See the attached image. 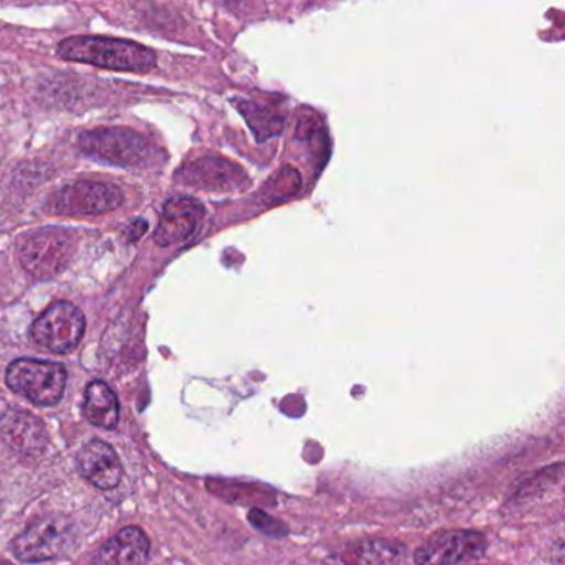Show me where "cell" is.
Returning <instances> with one entry per match:
<instances>
[{"mask_svg":"<svg viewBox=\"0 0 565 565\" xmlns=\"http://www.w3.org/2000/svg\"><path fill=\"white\" fill-rule=\"evenodd\" d=\"M58 57L68 62L95 65L118 72L147 74L157 64V55L143 45L120 39L82 38L65 39L57 49Z\"/></svg>","mask_w":565,"mask_h":565,"instance_id":"cell-1","label":"cell"},{"mask_svg":"<svg viewBox=\"0 0 565 565\" xmlns=\"http://www.w3.org/2000/svg\"><path fill=\"white\" fill-rule=\"evenodd\" d=\"M78 148L87 157L117 167H150L160 158L154 145L130 128L110 127L87 131L78 138Z\"/></svg>","mask_w":565,"mask_h":565,"instance_id":"cell-2","label":"cell"},{"mask_svg":"<svg viewBox=\"0 0 565 565\" xmlns=\"http://www.w3.org/2000/svg\"><path fill=\"white\" fill-rule=\"evenodd\" d=\"M75 254V239L68 231L44 227L24 237L19 246L22 267L35 279L51 280L64 273Z\"/></svg>","mask_w":565,"mask_h":565,"instance_id":"cell-3","label":"cell"},{"mask_svg":"<svg viewBox=\"0 0 565 565\" xmlns=\"http://www.w3.org/2000/svg\"><path fill=\"white\" fill-rule=\"evenodd\" d=\"M9 388L31 399L35 405H57L67 386V370L61 363L19 359L6 373Z\"/></svg>","mask_w":565,"mask_h":565,"instance_id":"cell-4","label":"cell"},{"mask_svg":"<svg viewBox=\"0 0 565 565\" xmlns=\"http://www.w3.org/2000/svg\"><path fill=\"white\" fill-rule=\"evenodd\" d=\"M75 541L74 524L62 515L39 519L15 541L12 552L22 562H44L65 554Z\"/></svg>","mask_w":565,"mask_h":565,"instance_id":"cell-5","label":"cell"},{"mask_svg":"<svg viewBox=\"0 0 565 565\" xmlns=\"http://www.w3.org/2000/svg\"><path fill=\"white\" fill-rule=\"evenodd\" d=\"M85 332V317L74 303L58 300L52 303L32 326L31 335L42 349L52 353H67L81 343Z\"/></svg>","mask_w":565,"mask_h":565,"instance_id":"cell-6","label":"cell"},{"mask_svg":"<svg viewBox=\"0 0 565 565\" xmlns=\"http://www.w3.org/2000/svg\"><path fill=\"white\" fill-rule=\"evenodd\" d=\"M488 542L481 532L451 529L433 534L415 552L416 565H459L478 561Z\"/></svg>","mask_w":565,"mask_h":565,"instance_id":"cell-7","label":"cell"},{"mask_svg":"<svg viewBox=\"0 0 565 565\" xmlns=\"http://www.w3.org/2000/svg\"><path fill=\"white\" fill-rule=\"evenodd\" d=\"M124 203V194L114 184L97 181H78L58 191L49 210L54 214L82 216V214L110 213Z\"/></svg>","mask_w":565,"mask_h":565,"instance_id":"cell-8","label":"cell"},{"mask_svg":"<svg viewBox=\"0 0 565 565\" xmlns=\"http://www.w3.org/2000/svg\"><path fill=\"white\" fill-rule=\"evenodd\" d=\"M0 435L12 451L24 458L41 456L49 441L44 423L21 409H9L0 418Z\"/></svg>","mask_w":565,"mask_h":565,"instance_id":"cell-9","label":"cell"},{"mask_svg":"<svg viewBox=\"0 0 565 565\" xmlns=\"http://www.w3.org/2000/svg\"><path fill=\"white\" fill-rule=\"evenodd\" d=\"M178 180L200 190L227 191L243 186L246 174L236 163L224 158H201L184 164L178 171Z\"/></svg>","mask_w":565,"mask_h":565,"instance_id":"cell-10","label":"cell"},{"mask_svg":"<svg viewBox=\"0 0 565 565\" xmlns=\"http://www.w3.org/2000/svg\"><path fill=\"white\" fill-rule=\"evenodd\" d=\"M203 216L204 207L193 198H173L164 204L160 224L154 231V243L168 247L188 239Z\"/></svg>","mask_w":565,"mask_h":565,"instance_id":"cell-11","label":"cell"},{"mask_svg":"<svg viewBox=\"0 0 565 565\" xmlns=\"http://www.w3.org/2000/svg\"><path fill=\"white\" fill-rule=\"evenodd\" d=\"M403 554L405 545L402 542L382 537L360 539L330 555L326 565H398Z\"/></svg>","mask_w":565,"mask_h":565,"instance_id":"cell-12","label":"cell"},{"mask_svg":"<svg viewBox=\"0 0 565 565\" xmlns=\"http://www.w3.org/2000/svg\"><path fill=\"white\" fill-rule=\"evenodd\" d=\"M82 476L98 489H114L120 484L124 468L117 451L100 439L88 443L78 455Z\"/></svg>","mask_w":565,"mask_h":565,"instance_id":"cell-13","label":"cell"},{"mask_svg":"<svg viewBox=\"0 0 565 565\" xmlns=\"http://www.w3.org/2000/svg\"><path fill=\"white\" fill-rule=\"evenodd\" d=\"M150 555V541L141 529L125 527L102 545L94 565H145Z\"/></svg>","mask_w":565,"mask_h":565,"instance_id":"cell-14","label":"cell"},{"mask_svg":"<svg viewBox=\"0 0 565 565\" xmlns=\"http://www.w3.org/2000/svg\"><path fill=\"white\" fill-rule=\"evenodd\" d=\"M84 412L88 422L100 426V428H115L120 419V405H118L117 395L107 383L100 382V380H95L87 386Z\"/></svg>","mask_w":565,"mask_h":565,"instance_id":"cell-15","label":"cell"},{"mask_svg":"<svg viewBox=\"0 0 565 565\" xmlns=\"http://www.w3.org/2000/svg\"><path fill=\"white\" fill-rule=\"evenodd\" d=\"M239 110L243 111L244 117L249 120V124L260 118L259 127L256 128V131L267 134L266 137H270V135L276 134V131H279L280 127H282V120H280V117H277L276 111L273 114V111L264 107V105L259 107V105L250 104V102H244Z\"/></svg>","mask_w":565,"mask_h":565,"instance_id":"cell-16","label":"cell"},{"mask_svg":"<svg viewBox=\"0 0 565 565\" xmlns=\"http://www.w3.org/2000/svg\"><path fill=\"white\" fill-rule=\"evenodd\" d=\"M267 186H270L266 188V191L270 190V193L267 194L266 200L274 203V200L289 198L292 196V194H296L297 191H299L300 178L294 168H286V170L280 171L276 178H273V181H270Z\"/></svg>","mask_w":565,"mask_h":565,"instance_id":"cell-17","label":"cell"},{"mask_svg":"<svg viewBox=\"0 0 565 565\" xmlns=\"http://www.w3.org/2000/svg\"><path fill=\"white\" fill-rule=\"evenodd\" d=\"M247 518H249L253 527L259 531L260 534L267 535V537L279 539L287 534V527L282 522L277 521L273 515L260 511V509H253Z\"/></svg>","mask_w":565,"mask_h":565,"instance_id":"cell-18","label":"cell"},{"mask_svg":"<svg viewBox=\"0 0 565 565\" xmlns=\"http://www.w3.org/2000/svg\"><path fill=\"white\" fill-rule=\"evenodd\" d=\"M0 565H9V564H6V562H0Z\"/></svg>","mask_w":565,"mask_h":565,"instance_id":"cell-19","label":"cell"}]
</instances>
